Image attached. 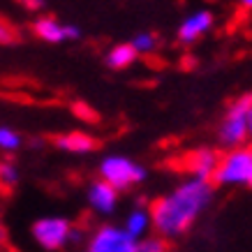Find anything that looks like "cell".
Masks as SVG:
<instances>
[{"label": "cell", "mask_w": 252, "mask_h": 252, "mask_svg": "<svg viewBox=\"0 0 252 252\" xmlns=\"http://www.w3.org/2000/svg\"><path fill=\"white\" fill-rule=\"evenodd\" d=\"M250 188H252V176H250Z\"/></svg>", "instance_id": "obj_23"}, {"label": "cell", "mask_w": 252, "mask_h": 252, "mask_svg": "<svg viewBox=\"0 0 252 252\" xmlns=\"http://www.w3.org/2000/svg\"><path fill=\"white\" fill-rule=\"evenodd\" d=\"M19 181H21V169L9 160L0 162V185L2 188H14Z\"/></svg>", "instance_id": "obj_16"}, {"label": "cell", "mask_w": 252, "mask_h": 252, "mask_svg": "<svg viewBox=\"0 0 252 252\" xmlns=\"http://www.w3.org/2000/svg\"><path fill=\"white\" fill-rule=\"evenodd\" d=\"M137 241L121 224H99L86 238L84 252H134Z\"/></svg>", "instance_id": "obj_6"}, {"label": "cell", "mask_w": 252, "mask_h": 252, "mask_svg": "<svg viewBox=\"0 0 252 252\" xmlns=\"http://www.w3.org/2000/svg\"><path fill=\"white\" fill-rule=\"evenodd\" d=\"M23 146V137L14 127H9V125H0V153H16V151H21Z\"/></svg>", "instance_id": "obj_14"}, {"label": "cell", "mask_w": 252, "mask_h": 252, "mask_svg": "<svg viewBox=\"0 0 252 252\" xmlns=\"http://www.w3.org/2000/svg\"><path fill=\"white\" fill-rule=\"evenodd\" d=\"M16 39H19V31H16L7 19H0V44L2 46L14 44Z\"/></svg>", "instance_id": "obj_18"}, {"label": "cell", "mask_w": 252, "mask_h": 252, "mask_svg": "<svg viewBox=\"0 0 252 252\" xmlns=\"http://www.w3.org/2000/svg\"><path fill=\"white\" fill-rule=\"evenodd\" d=\"M118 192L111 188L109 183H104L102 178H95L88 190H86V201H88V208L97 215H114L116 208H118Z\"/></svg>", "instance_id": "obj_10"}, {"label": "cell", "mask_w": 252, "mask_h": 252, "mask_svg": "<svg viewBox=\"0 0 252 252\" xmlns=\"http://www.w3.org/2000/svg\"><path fill=\"white\" fill-rule=\"evenodd\" d=\"M134 252H169V245L162 236H146L137 241V250Z\"/></svg>", "instance_id": "obj_17"}, {"label": "cell", "mask_w": 252, "mask_h": 252, "mask_svg": "<svg viewBox=\"0 0 252 252\" xmlns=\"http://www.w3.org/2000/svg\"><path fill=\"white\" fill-rule=\"evenodd\" d=\"M139 56L134 54V49H132L127 42L125 44H116L111 46L107 54H104V65L109 69H116V72H121V69H127L132 67L134 63H137Z\"/></svg>", "instance_id": "obj_13"}, {"label": "cell", "mask_w": 252, "mask_h": 252, "mask_svg": "<svg viewBox=\"0 0 252 252\" xmlns=\"http://www.w3.org/2000/svg\"><path fill=\"white\" fill-rule=\"evenodd\" d=\"M213 197L215 190L211 181H199V178L188 176L185 181L176 183L171 190L164 192L151 204L148 211H151L153 229L164 241L181 238L208 211Z\"/></svg>", "instance_id": "obj_1"}, {"label": "cell", "mask_w": 252, "mask_h": 252, "mask_svg": "<svg viewBox=\"0 0 252 252\" xmlns=\"http://www.w3.org/2000/svg\"><path fill=\"white\" fill-rule=\"evenodd\" d=\"M123 229L127 231L134 241H141V238L148 236V231L153 229V220H151V211L144 206V204H137L132 206L125 215V222L121 224Z\"/></svg>", "instance_id": "obj_11"}, {"label": "cell", "mask_w": 252, "mask_h": 252, "mask_svg": "<svg viewBox=\"0 0 252 252\" xmlns=\"http://www.w3.org/2000/svg\"><path fill=\"white\" fill-rule=\"evenodd\" d=\"M215 26V16L211 9H194L185 16L183 21L178 23L176 28V39L183 46L197 44L201 37H206L208 32L213 31Z\"/></svg>", "instance_id": "obj_7"}, {"label": "cell", "mask_w": 252, "mask_h": 252, "mask_svg": "<svg viewBox=\"0 0 252 252\" xmlns=\"http://www.w3.org/2000/svg\"><path fill=\"white\" fill-rule=\"evenodd\" d=\"M56 146L61 148L63 153L69 155H88L95 151V139L88 132L74 130V132H65L61 137H56Z\"/></svg>", "instance_id": "obj_12"}, {"label": "cell", "mask_w": 252, "mask_h": 252, "mask_svg": "<svg viewBox=\"0 0 252 252\" xmlns=\"http://www.w3.org/2000/svg\"><path fill=\"white\" fill-rule=\"evenodd\" d=\"M250 104L252 93L238 95L222 116L220 125H218V144L224 151L241 148V146L248 144V111H250Z\"/></svg>", "instance_id": "obj_4"}, {"label": "cell", "mask_w": 252, "mask_h": 252, "mask_svg": "<svg viewBox=\"0 0 252 252\" xmlns=\"http://www.w3.org/2000/svg\"><path fill=\"white\" fill-rule=\"evenodd\" d=\"M72 111H74V114H77L81 121H95V118H97V114H95V111H93V109L88 107L86 102H74Z\"/></svg>", "instance_id": "obj_19"}, {"label": "cell", "mask_w": 252, "mask_h": 252, "mask_svg": "<svg viewBox=\"0 0 252 252\" xmlns=\"http://www.w3.org/2000/svg\"><path fill=\"white\" fill-rule=\"evenodd\" d=\"M32 243L44 252H61L74 243H81V229L63 215H44L32 222L31 227Z\"/></svg>", "instance_id": "obj_2"}, {"label": "cell", "mask_w": 252, "mask_h": 252, "mask_svg": "<svg viewBox=\"0 0 252 252\" xmlns=\"http://www.w3.org/2000/svg\"><path fill=\"white\" fill-rule=\"evenodd\" d=\"M97 176L121 194V192H127L144 183L146 178H148V171H146V167L141 162L132 160L130 155L111 153L99 160Z\"/></svg>", "instance_id": "obj_3"}, {"label": "cell", "mask_w": 252, "mask_h": 252, "mask_svg": "<svg viewBox=\"0 0 252 252\" xmlns=\"http://www.w3.org/2000/svg\"><path fill=\"white\" fill-rule=\"evenodd\" d=\"M241 7L248 9V12H252V0H241Z\"/></svg>", "instance_id": "obj_22"}, {"label": "cell", "mask_w": 252, "mask_h": 252, "mask_svg": "<svg viewBox=\"0 0 252 252\" xmlns=\"http://www.w3.org/2000/svg\"><path fill=\"white\" fill-rule=\"evenodd\" d=\"M250 176H252V146H241V148H231L224 151L218 160V169L213 174L215 185H224V188H250Z\"/></svg>", "instance_id": "obj_5"}, {"label": "cell", "mask_w": 252, "mask_h": 252, "mask_svg": "<svg viewBox=\"0 0 252 252\" xmlns=\"http://www.w3.org/2000/svg\"><path fill=\"white\" fill-rule=\"evenodd\" d=\"M218 160H220L218 151L208 148V146H201V148H194V151H190V153L185 155L183 167L190 178L213 181V174H215V169H218Z\"/></svg>", "instance_id": "obj_9"}, {"label": "cell", "mask_w": 252, "mask_h": 252, "mask_svg": "<svg viewBox=\"0 0 252 252\" xmlns=\"http://www.w3.org/2000/svg\"><path fill=\"white\" fill-rule=\"evenodd\" d=\"M23 9H28V12H39V9L44 7V0H16Z\"/></svg>", "instance_id": "obj_20"}, {"label": "cell", "mask_w": 252, "mask_h": 252, "mask_svg": "<svg viewBox=\"0 0 252 252\" xmlns=\"http://www.w3.org/2000/svg\"><path fill=\"white\" fill-rule=\"evenodd\" d=\"M127 44L134 49V54L137 56H148V54H153L155 49H158V35H155V32H146V31L137 32Z\"/></svg>", "instance_id": "obj_15"}, {"label": "cell", "mask_w": 252, "mask_h": 252, "mask_svg": "<svg viewBox=\"0 0 252 252\" xmlns=\"http://www.w3.org/2000/svg\"><path fill=\"white\" fill-rule=\"evenodd\" d=\"M32 35L46 44H63L81 37V31L72 23H63L56 16H37L32 21Z\"/></svg>", "instance_id": "obj_8"}, {"label": "cell", "mask_w": 252, "mask_h": 252, "mask_svg": "<svg viewBox=\"0 0 252 252\" xmlns=\"http://www.w3.org/2000/svg\"><path fill=\"white\" fill-rule=\"evenodd\" d=\"M248 141L252 144V104H250V111H248Z\"/></svg>", "instance_id": "obj_21"}]
</instances>
